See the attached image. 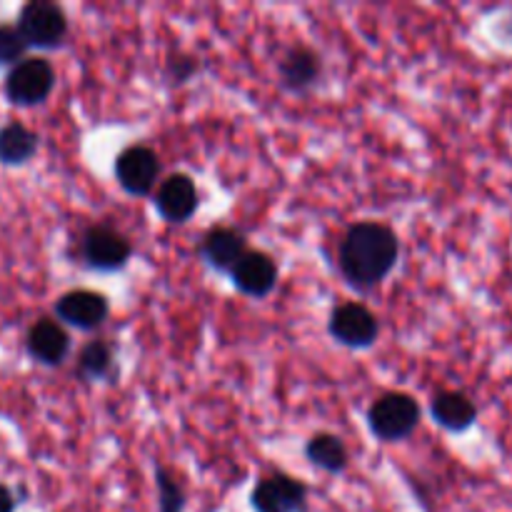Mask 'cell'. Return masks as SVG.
I'll list each match as a JSON object with an SVG mask.
<instances>
[{
  "label": "cell",
  "instance_id": "6da1fadb",
  "mask_svg": "<svg viewBox=\"0 0 512 512\" xmlns=\"http://www.w3.org/2000/svg\"><path fill=\"white\" fill-rule=\"evenodd\" d=\"M398 253V238L388 225L358 223L340 245V270L353 288L370 290L395 268Z\"/></svg>",
  "mask_w": 512,
  "mask_h": 512
},
{
  "label": "cell",
  "instance_id": "7a4b0ae2",
  "mask_svg": "<svg viewBox=\"0 0 512 512\" xmlns=\"http://www.w3.org/2000/svg\"><path fill=\"white\" fill-rule=\"evenodd\" d=\"M368 423L378 438L388 440H405L420 423V408L410 395L405 393H388L380 400H375L373 408L368 410Z\"/></svg>",
  "mask_w": 512,
  "mask_h": 512
},
{
  "label": "cell",
  "instance_id": "3957f363",
  "mask_svg": "<svg viewBox=\"0 0 512 512\" xmlns=\"http://www.w3.org/2000/svg\"><path fill=\"white\" fill-rule=\"evenodd\" d=\"M18 30L23 35L25 45H35V48H55L63 43L65 33H68V20L65 13L55 3H45V0H35L28 3L20 13Z\"/></svg>",
  "mask_w": 512,
  "mask_h": 512
},
{
  "label": "cell",
  "instance_id": "277c9868",
  "mask_svg": "<svg viewBox=\"0 0 512 512\" xmlns=\"http://www.w3.org/2000/svg\"><path fill=\"white\" fill-rule=\"evenodd\" d=\"M55 85V73L48 60L25 58L13 65L8 80H5V93L15 105H35L43 103Z\"/></svg>",
  "mask_w": 512,
  "mask_h": 512
},
{
  "label": "cell",
  "instance_id": "5b68a950",
  "mask_svg": "<svg viewBox=\"0 0 512 512\" xmlns=\"http://www.w3.org/2000/svg\"><path fill=\"white\" fill-rule=\"evenodd\" d=\"M330 335L348 348H370L378 338V320L365 305L345 303L330 315Z\"/></svg>",
  "mask_w": 512,
  "mask_h": 512
},
{
  "label": "cell",
  "instance_id": "8992f818",
  "mask_svg": "<svg viewBox=\"0 0 512 512\" xmlns=\"http://www.w3.org/2000/svg\"><path fill=\"white\" fill-rule=\"evenodd\" d=\"M115 175L130 195H148L160 175L158 155L145 145H133L120 153L118 163H115Z\"/></svg>",
  "mask_w": 512,
  "mask_h": 512
},
{
  "label": "cell",
  "instance_id": "52a82bcc",
  "mask_svg": "<svg viewBox=\"0 0 512 512\" xmlns=\"http://www.w3.org/2000/svg\"><path fill=\"white\" fill-rule=\"evenodd\" d=\"M108 300L100 293H90V290H73L65 293L55 305V313L63 323L73 325L80 330H95L105 323L108 318Z\"/></svg>",
  "mask_w": 512,
  "mask_h": 512
},
{
  "label": "cell",
  "instance_id": "ba28073f",
  "mask_svg": "<svg viewBox=\"0 0 512 512\" xmlns=\"http://www.w3.org/2000/svg\"><path fill=\"white\" fill-rule=\"evenodd\" d=\"M83 258L95 270H118L130 260V245L110 228H90L83 238Z\"/></svg>",
  "mask_w": 512,
  "mask_h": 512
},
{
  "label": "cell",
  "instance_id": "9c48e42d",
  "mask_svg": "<svg viewBox=\"0 0 512 512\" xmlns=\"http://www.w3.org/2000/svg\"><path fill=\"white\" fill-rule=\"evenodd\" d=\"M305 505V485L288 475L265 478L253 493L255 512H300Z\"/></svg>",
  "mask_w": 512,
  "mask_h": 512
},
{
  "label": "cell",
  "instance_id": "30bf717a",
  "mask_svg": "<svg viewBox=\"0 0 512 512\" xmlns=\"http://www.w3.org/2000/svg\"><path fill=\"white\" fill-rule=\"evenodd\" d=\"M230 275H233L235 288L250 298H265L278 283V268H275L273 260L265 253H253V250H248L238 260Z\"/></svg>",
  "mask_w": 512,
  "mask_h": 512
},
{
  "label": "cell",
  "instance_id": "8fae6325",
  "mask_svg": "<svg viewBox=\"0 0 512 512\" xmlns=\"http://www.w3.org/2000/svg\"><path fill=\"white\" fill-rule=\"evenodd\" d=\"M160 215L170 223H185L198 208V190L188 175H170L155 195Z\"/></svg>",
  "mask_w": 512,
  "mask_h": 512
},
{
  "label": "cell",
  "instance_id": "7c38bea8",
  "mask_svg": "<svg viewBox=\"0 0 512 512\" xmlns=\"http://www.w3.org/2000/svg\"><path fill=\"white\" fill-rule=\"evenodd\" d=\"M70 350L65 330L53 320H40L28 333V353L43 365H60Z\"/></svg>",
  "mask_w": 512,
  "mask_h": 512
},
{
  "label": "cell",
  "instance_id": "4fadbf2b",
  "mask_svg": "<svg viewBox=\"0 0 512 512\" xmlns=\"http://www.w3.org/2000/svg\"><path fill=\"white\" fill-rule=\"evenodd\" d=\"M435 423L443 425L450 433H463V430L473 428L478 420V408L473 400L463 393H440L435 395L433 405H430Z\"/></svg>",
  "mask_w": 512,
  "mask_h": 512
},
{
  "label": "cell",
  "instance_id": "5bb4252c",
  "mask_svg": "<svg viewBox=\"0 0 512 512\" xmlns=\"http://www.w3.org/2000/svg\"><path fill=\"white\" fill-rule=\"evenodd\" d=\"M248 253V245L240 233L230 228H215L205 235L203 240V255L213 268L218 270H233L238 260Z\"/></svg>",
  "mask_w": 512,
  "mask_h": 512
},
{
  "label": "cell",
  "instance_id": "9a60e30c",
  "mask_svg": "<svg viewBox=\"0 0 512 512\" xmlns=\"http://www.w3.org/2000/svg\"><path fill=\"white\" fill-rule=\"evenodd\" d=\"M35 150H38V135L25 125L13 123L0 130V163L20 165L33 158Z\"/></svg>",
  "mask_w": 512,
  "mask_h": 512
},
{
  "label": "cell",
  "instance_id": "2e32d148",
  "mask_svg": "<svg viewBox=\"0 0 512 512\" xmlns=\"http://www.w3.org/2000/svg\"><path fill=\"white\" fill-rule=\"evenodd\" d=\"M305 455H308V460L315 468L328 470V473H340L348 465V448L343 445V440L328 433L310 438Z\"/></svg>",
  "mask_w": 512,
  "mask_h": 512
},
{
  "label": "cell",
  "instance_id": "e0dca14e",
  "mask_svg": "<svg viewBox=\"0 0 512 512\" xmlns=\"http://www.w3.org/2000/svg\"><path fill=\"white\" fill-rule=\"evenodd\" d=\"M280 73H283V83L290 90H303L318 80L320 63L310 50H293L280 65Z\"/></svg>",
  "mask_w": 512,
  "mask_h": 512
},
{
  "label": "cell",
  "instance_id": "ac0fdd59",
  "mask_svg": "<svg viewBox=\"0 0 512 512\" xmlns=\"http://www.w3.org/2000/svg\"><path fill=\"white\" fill-rule=\"evenodd\" d=\"M80 375L90 380H98L103 375H108L110 365H113V353H110L108 345L103 340H95V343L85 345L83 353H80Z\"/></svg>",
  "mask_w": 512,
  "mask_h": 512
},
{
  "label": "cell",
  "instance_id": "d6986e66",
  "mask_svg": "<svg viewBox=\"0 0 512 512\" xmlns=\"http://www.w3.org/2000/svg\"><path fill=\"white\" fill-rule=\"evenodd\" d=\"M25 48L28 45L15 25H0V65H18Z\"/></svg>",
  "mask_w": 512,
  "mask_h": 512
},
{
  "label": "cell",
  "instance_id": "ffe728a7",
  "mask_svg": "<svg viewBox=\"0 0 512 512\" xmlns=\"http://www.w3.org/2000/svg\"><path fill=\"white\" fill-rule=\"evenodd\" d=\"M158 495H160V512H183L185 498L180 485L170 478L165 470L158 473Z\"/></svg>",
  "mask_w": 512,
  "mask_h": 512
},
{
  "label": "cell",
  "instance_id": "44dd1931",
  "mask_svg": "<svg viewBox=\"0 0 512 512\" xmlns=\"http://www.w3.org/2000/svg\"><path fill=\"white\" fill-rule=\"evenodd\" d=\"M0 512H13V495L0 488Z\"/></svg>",
  "mask_w": 512,
  "mask_h": 512
}]
</instances>
